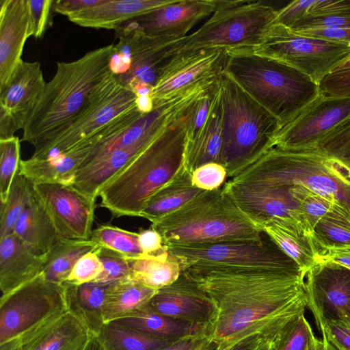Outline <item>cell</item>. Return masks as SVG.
<instances>
[{"instance_id":"cell-1","label":"cell","mask_w":350,"mask_h":350,"mask_svg":"<svg viewBox=\"0 0 350 350\" xmlns=\"http://www.w3.org/2000/svg\"><path fill=\"white\" fill-rule=\"evenodd\" d=\"M182 272L212 306L200 350H230L276 338L307 307L306 274L194 267Z\"/></svg>"},{"instance_id":"cell-2","label":"cell","mask_w":350,"mask_h":350,"mask_svg":"<svg viewBox=\"0 0 350 350\" xmlns=\"http://www.w3.org/2000/svg\"><path fill=\"white\" fill-rule=\"evenodd\" d=\"M197 99L172 118L100 189V206L107 208L113 217H139L148 200L183 167L187 133Z\"/></svg>"},{"instance_id":"cell-3","label":"cell","mask_w":350,"mask_h":350,"mask_svg":"<svg viewBox=\"0 0 350 350\" xmlns=\"http://www.w3.org/2000/svg\"><path fill=\"white\" fill-rule=\"evenodd\" d=\"M114 44L92 50L69 62H59L24 127L21 141L38 147L62 132L109 70Z\"/></svg>"},{"instance_id":"cell-4","label":"cell","mask_w":350,"mask_h":350,"mask_svg":"<svg viewBox=\"0 0 350 350\" xmlns=\"http://www.w3.org/2000/svg\"><path fill=\"white\" fill-rule=\"evenodd\" d=\"M230 180L272 187L302 185L350 215V161L272 147Z\"/></svg>"},{"instance_id":"cell-5","label":"cell","mask_w":350,"mask_h":350,"mask_svg":"<svg viewBox=\"0 0 350 350\" xmlns=\"http://www.w3.org/2000/svg\"><path fill=\"white\" fill-rule=\"evenodd\" d=\"M151 228L161 234L165 245L257 241L265 233L239 208L224 185L202 191L152 222Z\"/></svg>"},{"instance_id":"cell-6","label":"cell","mask_w":350,"mask_h":350,"mask_svg":"<svg viewBox=\"0 0 350 350\" xmlns=\"http://www.w3.org/2000/svg\"><path fill=\"white\" fill-rule=\"evenodd\" d=\"M224 71L280 126L320 94L319 84L309 76L245 49L228 51Z\"/></svg>"},{"instance_id":"cell-7","label":"cell","mask_w":350,"mask_h":350,"mask_svg":"<svg viewBox=\"0 0 350 350\" xmlns=\"http://www.w3.org/2000/svg\"><path fill=\"white\" fill-rule=\"evenodd\" d=\"M223 140L219 163L232 178L272 147L279 121L224 70L221 74Z\"/></svg>"},{"instance_id":"cell-8","label":"cell","mask_w":350,"mask_h":350,"mask_svg":"<svg viewBox=\"0 0 350 350\" xmlns=\"http://www.w3.org/2000/svg\"><path fill=\"white\" fill-rule=\"evenodd\" d=\"M215 3L211 16L195 32L178 40L171 51L172 56L198 49L230 51L254 47L273 24L278 12L261 1L215 0Z\"/></svg>"},{"instance_id":"cell-9","label":"cell","mask_w":350,"mask_h":350,"mask_svg":"<svg viewBox=\"0 0 350 350\" xmlns=\"http://www.w3.org/2000/svg\"><path fill=\"white\" fill-rule=\"evenodd\" d=\"M166 246L178 260L182 270L194 267L264 270L306 274L265 232L262 239L257 241Z\"/></svg>"},{"instance_id":"cell-10","label":"cell","mask_w":350,"mask_h":350,"mask_svg":"<svg viewBox=\"0 0 350 350\" xmlns=\"http://www.w3.org/2000/svg\"><path fill=\"white\" fill-rule=\"evenodd\" d=\"M135 101L133 92L109 70L92 90L75 118L55 137L36 147L31 157L51 159L66 152L134 107Z\"/></svg>"},{"instance_id":"cell-11","label":"cell","mask_w":350,"mask_h":350,"mask_svg":"<svg viewBox=\"0 0 350 350\" xmlns=\"http://www.w3.org/2000/svg\"><path fill=\"white\" fill-rule=\"evenodd\" d=\"M291 66L319 84L350 55V45L304 36L278 24L271 25L254 47L245 49Z\"/></svg>"},{"instance_id":"cell-12","label":"cell","mask_w":350,"mask_h":350,"mask_svg":"<svg viewBox=\"0 0 350 350\" xmlns=\"http://www.w3.org/2000/svg\"><path fill=\"white\" fill-rule=\"evenodd\" d=\"M66 310L65 282H50L40 273L7 297L0 298V345Z\"/></svg>"},{"instance_id":"cell-13","label":"cell","mask_w":350,"mask_h":350,"mask_svg":"<svg viewBox=\"0 0 350 350\" xmlns=\"http://www.w3.org/2000/svg\"><path fill=\"white\" fill-rule=\"evenodd\" d=\"M349 120L350 96L327 97L319 94L280 126L272 147L286 150H310Z\"/></svg>"},{"instance_id":"cell-14","label":"cell","mask_w":350,"mask_h":350,"mask_svg":"<svg viewBox=\"0 0 350 350\" xmlns=\"http://www.w3.org/2000/svg\"><path fill=\"white\" fill-rule=\"evenodd\" d=\"M227 58L228 50L219 48L176 53L159 70L152 92L154 105L198 85L218 80Z\"/></svg>"},{"instance_id":"cell-15","label":"cell","mask_w":350,"mask_h":350,"mask_svg":"<svg viewBox=\"0 0 350 350\" xmlns=\"http://www.w3.org/2000/svg\"><path fill=\"white\" fill-rule=\"evenodd\" d=\"M33 188L48 212L59 238L90 239L96 199L81 193L72 184L46 182L33 184Z\"/></svg>"},{"instance_id":"cell-16","label":"cell","mask_w":350,"mask_h":350,"mask_svg":"<svg viewBox=\"0 0 350 350\" xmlns=\"http://www.w3.org/2000/svg\"><path fill=\"white\" fill-rule=\"evenodd\" d=\"M307 307L321 331L325 323H347L350 306V269L329 262H317L306 273Z\"/></svg>"},{"instance_id":"cell-17","label":"cell","mask_w":350,"mask_h":350,"mask_svg":"<svg viewBox=\"0 0 350 350\" xmlns=\"http://www.w3.org/2000/svg\"><path fill=\"white\" fill-rule=\"evenodd\" d=\"M39 62L21 61L0 90V139L24 129L45 87Z\"/></svg>"},{"instance_id":"cell-18","label":"cell","mask_w":350,"mask_h":350,"mask_svg":"<svg viewBox=\"0 0 350 350\" xmlns=\"http://www.w3.org/2000/svg\"><path fill=\"white\" fill-rule=\"evenodd\" d=\"M94 334L69 310L55 314L8 342L10 350H85Z\"/></svg>"},{"instance_id":"cell-19","label":"cell","mask_w":350,"mask_h":350,"mask_svg":"<svg viewBox=\"0 0 350 350\" xmlns=\"http://www.w3.org/2000/svg\"><path fill=\"white\" fill-rule=\"evenodd\" d=\"M215 8V0H174L127 22L126 25L150 36L179 40L187 36L200 21L212 14Z\"/></svg>"},{"instance_id":"cell-20","label":"cell","mask_w":350,"mask_h":350,"mask_svg":"<svg viewBox=\"0 0 350 350\" xmlns=\"http://www.w3.org/2000/svg\"><path fill=\"white\" fill-rule=\"evenodd\" d=\"M28 27L27 0L0 1V90L23 61Z\"/></svg>"},{"instance_id":"cell-21","label":"cell","mask_w":350,"mask_h":350,"mask_svg":"<svg viewBox=\"0 0 350 350\" xmlns=\"http://www.w3.org/2000/svg\"><path fill=\"white\" fill-rule=\"evenodd\" d=\"M146 306L174 319L202 323H206L212 312L208 299L183 272L174 283L159 289Z\"/></svg>"},{"instance_id":"cell-22","label":"cell","mask_w":350,"mask_h":350,"mask_svg":"<svg viewBox=\"0 0 350 350\" xmlns=\"http://www.w3.org/2000/svg\"><path fill=\"white\" fill-rule=\"evenodd\" d=\"M45 260L14 233L0 239L1 298L40 275Z\"/></svg>"},{"instance_id":"cell-23","label":"cell","mask_w":350,"mask_h":350,"mask_svg":"<svg viewBox=\"0 0 350 350\" xmlns=\"http://www.w3.org/2000/svg\"><path fill=\"white\" fill-rule=\"evenodd\" d=\"M105 129V127L57 157L51 159H36L31 157L27 160H21L19 170L33 184L46 182L72 184L79 168L103 137Z\"/></svg>"},{"instance_id":"cell-24","label":"cell","mask_w":350,"mask_h":350,"mask_svg":"<svg viewBox=\"0 0 350 350\" xmlns=\"http://www.w3.org/2000/svg\"><path fill=\"white\" fill-rule=\"evenodd\" d=\"M221 77V76H220ZM223 140V104L220 79L212 92L207 119L202 129L187 139L184 167L189 173L208 163H219Z\"/></svg>"},{"instance_id":"cell-25","label":"cell","mask_w":350,"mask_h":350,"mask_svg":"<svg viewBox=\"0 0 350 350\" xmlns=\"http://www.w3.org/2000/svg\"><path fill=\"white\" fill-rule=\"evenodd\" d=\"M174 0H105L99 5L73 14V23L94 29L117 30L134 18L147 14Z\"/></svg>"},{"instance_id":"cell-26","label":"cell","mask_w":350,"mask_h":350,"mask_svg":"<svg viewBox=\"0 0 350 350\" xmlns=\"http://www.w3.org/2000/svg\"><path fill=\"white\" fill-rule=\"evenodd\" d=\"M148 144L137 145L111 152L79 170L75 176L72 186L85 195L96 199L103 187Z\"/></svg>"},{"instance_id":"cell-27","label":"cell","mask_w":350,"mask_h":350,"mask_svg":"<svg viewBox=\"0 0 350 350\" xmlns=\"http://www.w3.org/2000/svg\"><path fill=\"white\" fill-rule=\"evenodd\" d=\"M112 321L145 334L170 340L201 334L204 324L174 319L156 312L146 306Z\"/></svg>"},{"instance_id":"cell-28","label":"cell","mask_w":350,"mask_h":350,"mask_svg":"<svg viewBox=\"0 0 350 350\" xmlns=\"http://www.w3.org/2000/svg\"><path fill=\"white\" fill-rule=\"evenodd\" d=\"M260 228L306 273L317 262L319 249L312 236L302 227L267 221Z\"/></svg>"},{"instance_id":"cell-29","label":"cell","mask_w":350,"mask_h":350,"mask_svg":"<svg viewBox=\"0 0 350 350\" xmlns=\"http://www.w3.org/2000/svg\"><path fill=\"white\" fill-rule=\"evenodd\" d=\"M68 310L96 336L105 323L104 309L109 285L65 282Z\"/></svg>"},{"instance_id":"cell-30","label":"cell","mask_w":350,"mask_h":350,"mask_svg":"<svg viewBox=\"0 0 350 350\" xmlns=\"http://www.w3.org/2000/svg\"><path fill=\"white\" fill-rule=\"evenodd\" d=\"M14 234L40 255L46 254L57 241L53 223L35 191L16 223Z\"/></svg>"},{"instance_id":"cell-31","label":"cell","mask_w":350,"mask_h":350,"mask_svg":"<svg viewBox=\"0 0 350 350\" xmlns=\"http://www.w3.org/2000/svg\"><path fill=\"white\" fill-rule=\"evenodd\" d=\"M191 174L183 167L146 202L139 217L151 223L176 210L202 191L192 183Z\"/></svg>"},{"instance_id":"cell-32","label":"cell","mask_w":350,"mask_h":350,"mask_svg":"<svg viewBox=\"0 0 350 350\" xmlns=\"http://www.w3.org/2000/svg\"><path fill=\"white\" fill-rule=\"evenodd\" d=\"M96 247V244L90 239L78 240L58 237L46 254L41 274L50 282L64 283L79 258Z\"/></svg>"},{"instance_id":"cell-33","label":"cell","mask_w":350,"mask_h":350,"mask_svg":"<svg viewBox=\"0 0 350 350\" xmlns=\"http://www.w3.org/2000/svg\"><path fill=\"white\" fill-rule=\"evenodd\" d=\"M131 278L145 286L159 290L174 283L182 273L176 256L168 250L156 256L129 260Z\"/></svg>"},{"instance_id":"cell-34","label":"cell","mask_w":350,"mask_h":350,"mask_svg":"<svg viewBox=\"0 0 350 350\" xmlns=\"http://www.w3.org/2000/svg\"><path fill=\"white\" fill-rule=\"evenodd\" d=\"M157 291L145 286L131 278L111 284L104 309L105 323L146 306Z\"/></svg>"},{"instance_id":"cell-35","label":"cell","mask_w":350,"mask_h":350,"mask_svg":"<svg viewBox=\"0 0 350 350\" xmlns=\"http://www.w3.org/2000/svg\"><path fill=\"white\" fill-rule=\"evenodd\" d=\"M95 337L103 350H157L176 340L151 336L115 321L105 323Z\"/></svg>"},{"instance_id":"cell-36","label":"cell","mask_w":350,"mask_h":350,"mask_svg":"<svg viewBox=\"0 0 350 350\" xmlns=\"http://www.w3.org/2000/svg\"><path fill=\"white\" fill-rule=\"evenodd\" d=\"M34 194L33 184L19 168L5 202L1 203L0 239L14 233L15 226Z\"/></svg>"},{"instance_id":"cell-37","label":"cell","mask_w":350,"mask_h":350,"mask_svg":"<svg viewBox=\"0 0 350 350\" xmlns=\"http://www.w3.org/2000/svg\"><path fill=\"white\" fill-rule=\"evenodd\" d=\"M90 239L97 247L109 249L129 260L143 256L138 232L124 230L110 224H102L92 230Z\"/></svg>"},{"instance_id":"cell-38","label":"cell","mask_w":350,"mask_h":350,"mask_svg":"<svg viewBox=\"0 0 350 350\" xmlns=\"http://www.w3.org/2000/svg\"><path fill=\"white\" fill-rule=\"evenodd\" d=\"M319 253L325 248L350 245V220L334 214L319 219L312 230Z\"/></svg>"},{"instance_id":"cell-39","label":"cell","mask_w":350,"mask_h":350,"mask_svg":"<svg viewBox=\"0 0 350 350\" xmlns=\"http://www.w3.org/2000/svg\"><path fill=\"white\" fill-rule=\"evenodd\" d=\"M21 140L13 136L0 139V200H7L21 163Z\"/></svg>"},{"instance_id":"cell-40","label":"cell","mask_w":350,"mask_h":350,"mask_svg":"<svg viewBox=\"0 0 350 350\" xmlns=\"http://www.w3.org/2000/svg\"><path fill=\"white\" fill-rule=\"evenodd\" d=\"M94 251L102 262L103 271L94 282L109 285L131 278L129 259L102 247H97Z\"/></svg>"},{"instance_id":"cell-41","label":"cell","mask_w":350,"mask_h":350,"mask_svg":"<svg viewBox=\"0 0 350 350\" xmlns=\"http://www.w3.org/2000/svg\"><path fill=\"white\" fill-rule=\"evenodd\" d=\"M54 0H27L29 8L28 37L40 38L52 23Z\"/></svg>"},{"instance_id":"cell-42","label":"cell","mask_w":350,"mask_h":350,"mask_svg":"<svg viewBox=\"0 0 350 350\" xmlns=\"http://www.w3.org/2000/svg\"><path fill=\"white\" fill-rule=\"evenodd\" d=\"M228 178L225 167L219 163H206L192 174L193 185L202 191H213L222 187Z\"/></svg>"},{"instance_id":"cell-43","label":"cell","mask_w":350,"mask_h":350,"mask_svg":"<svg viewBox=\"0 0 350 350\" xmlns=\"http://www.w3.org/2000/svg\"><path fill=\"white\" fill-rule=\"evenodd\" d=\"M314 337L310 323L302 314L288 329L278 350H306Z\"/></svg>"},{"instance_id":"cell-44","label":"cell","mask_w":350,"mask_h":350,"mask_svg":"<svg viewBox=\"0 0 350 350\" xmlns=\"http://www.w3.org/2000/svg\"><path fill=\"white\" fill-rule=\"evenodd\" d=\"M103 265L95 251L83 255L75 265L66 282L75 285L94 282L102 273Z\"/></svg>"},{"instance_id":"cell-45","label":"cell","mask_w":350,"mask_h":350,"mask_svg":"<svg viewBox=\"0 0 350 350\" xmlns=\"http://www.w3.org/2000/svg\"><path fill=\"white\" fill-rule=\"evenodd\" d=\"M320 94L327 97L350 96V68L332 71L319 83Z\"/></svg>"},{"instance_id":"cell-46","label":"cell","mask_w":350,"mask_h":350,"mask_svg":"<svg viewBox=\"0 0 350 350\" xmlns=\"http://www.w3.org/2000/svg\"><path fill=\"white\" fill-rule=\"evenodd\" d=\"M321 28H350V13L320 16H306L289 29L297 31Z\"/></svg>"},{"instance_id":"cell-47","label":"cell","mask_w":350,"mask_h":350,"mask_svg":"<svg viewBox=\"0 0 350 350\" xmlns=\"http://www.w3.org/2000/svg\"><path fill=\"white\" fill-rule=\"evenodd\" d=\"M316 0H295L278 10L273 24H278L291 28L304 18Z\"/></svg>"},{"instance_id":"cell-48","label":"cell","mask_w":350,"mask_h":350,"mask_svg":"<svg viewBox=\"0 0 350 350\" xmlns=\"http://www.w3.org/2000/svg\"><path fill=\"white\" fill-rule=\"evenodd\" d=\"M337 350H350V325L339 320L327 321L320 331Z\"/></svg>"},{"instance_id":"cell-49","label":"cell","mask_w":350,"mask_h":350,"mask_svg":"<svg viewBox=\"0 0 350 350\" xmlns=\"http://www.w3.org/2000/svg\"><path fill=\"white\" fill-rule=\"evenodd\" d=\"M138 234L143 256H156L167 250L161 234L152 228L140 229Z\"/></svg>"},{"instance_id":"cell-50","label":"cell","mask_w":350,"mask_h":350,"mask_svg":"<svg viewBox=\"0 0 350 350\" xmlns=\"http://www.w3.org/2000/svg\"><path fill=\"white\" fill-rule=\"evenodd\" d=\"M293 31L304 36L350 45V28L306 29Z\"/></svg>"},{"instance_id":"cell-51","label":"cell","mask_w":350,"mask_h":350,"mask_svg":"<svg viewBox=\"0 0 350 350\" xmlns=\"http://www.w3.org/2000/svg\"><path fill=\"white\" fill-rule=\"evenodd\" d=\"M346 13H350V0H316L306 16H320Z\"/></svg>"},{"instance_id":"cell-52","label":"cell","mask_w":350,"mask_h":350,"mask_svg":"<svg viewBox=\"0 0 350 350\" xmlns=\"http://www.w3.org/2000/svg\"><path fill=\"white\" fill-rule=\"evenodd\" d=\"M105 0H58L55 1L53 10L69 17L88 8L101 4Z\"/></svg>"},{"instance_id":"cell-53","label":"cell","mask_w":350,"mask_h":350,"mask_svg":"<svg viewBox=\"0 0 350 350\" xmlns=\"http://www.w3.org/2000/svg\"><path fill=\"white\" fill-rule=\"evenodd\" d=\"M317 262H332L350 269V245L323 249L318 254Z\"/></svg>"},{"instance_id":"cell-54","label":"cell","mask_w":350,"mask_h":350,"mask_svg":"<svg viewBox=\"0 0 350 350\" xmlns=\"http://www.w3.org/2000/svg\"><path fill=\"white\" fill-rule=\"evenodd\" d=\"M200 334H196L180 338L157 350H200Z\"/></svg>"},{"instance_id":"cell-55","label":"cell","mask_w":350,"mask_h":350,"mask_svg":"<svg viewBox=\"0 0 350 350\" xmlns=\"http://www.w3.org/2000/svg\"><path fill=\"white\" fill-rule=\"evenodd\" d=\"M284 334L269 339H258L253 345L251 350H278Z\"/></svg>"},{"instance_id":"cell-56","label":"cell","mask_w":350,"mask_h":350,"mask_svg":"<svg viewBox=\"0 0 350 350\" xmlns=\"http://www.w3.org/2000/svg\"><path fill=\"white\" fill-rule=\"evenodd\" d=\"M135 103L138 110L144 114L151 112L154 107L151 96L136 97Z\"/></svg>"},{"instance_id":"cell-57","label":"cell","mask_w":350,"mask_h":350,"mask_svg":"<svg viewBox=\"0 0 350 350\" xmlns=\"http://www.w3.org/2000/svg\"><path fill=\"white\" fill-rule=\"evenodd\" d=\"M323 340L314 337L310 342L307 350H323Z\"/></svg>"},{"instance_id":"cell-58","label":"cell","mask_w":350,"mask_h":350,"mask_svg":"<svg viewBox=\"0 0 350 350\" xmlns=\"http://www.w3.org/2000/svg\"><path fill=\"white\" fill-rule=\"evenodd\" d=\"M85 350H103L95 336L92 338Z\"/></svg>"},{"instance_id":"cell-59","label":"cell","mask_w":350,"mask_h":350,"mask_svg":"<svg viewBox=\"0 0 350 350\" xmlns=\"http://www.w3.org/2000/svg\"><path fill=\"white\" fill-rule=\"evenodd\" d=\"M350 68V55L347 57L343 62L338 64L333 70H338Z\"/></svg>"},{"instance_id":"cell-60","label":"cell","mask_w":350,"mask_h":350,"mask_svg":"<svg viewBox=\"0 0 350 350\" xmlns=\"http://www.w3.org/2000/svg\"><path fill=\"white\" fill-rule=\"evenodd\" d=\"M255 342L241 344L239 346L234 347L233 349H232L230 350H251L252 347H253V345Z\"/></svg>"},{"instance_id":"cell-61","label":"cell","mask_w":350,"mask_h":350,"mask_svg":"<svg viewBox=\"0 0 350 350\" xmlns=\"http://www.w3.org/2000/svg\"><path fill=\"white\" fill-rule=\"evenodd\" d=\"M323 348V350H337L325 338H322Z\"/></svg>"},{"instance_id":"cell-62","label":"cell","mask_w":350,"mask_h":350,"mask_svg":"<svg viewBox=\"0 0 350 350\" xmlns=\"http://www.w3.org/2000/svg\"><path fill=\"white\" fill-rule=\"evenodd\" d=\"M347 324L350 325V306L348 310Z\"/></svg>"},{"instance_id":"cell-63","label":"cell","mask_w":350,"mask_h":350,"mask_svg":"<svg viewBox=\"0 0 350 350\" xmlns=\"http://www.w3.org/2000/svg\"><path fill=\"white\" fill-rule=\"evenodd\" d=\"M0 350H10L5 346H0Z\"/></svg>"},{"instance_id":"cell-64","label":"cell","mask_w":350,"mask_h":350,"mask_svg":"<svg viewBox=\"0 0 350 350\" xmlns=\"http://www.w3.org/2000/svg\"><path fill=\"white\" fill-rule=\"evenodd\" d=\"M307 349H306V350H307Z\"/></svg>"}]
</instances>
